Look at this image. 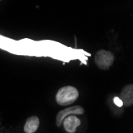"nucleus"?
Masks as SVG:
<instances>
[{
	"label": "nucleus",
	"instance_id": "f257e3e1",
	"mask_svg": "<svg viewBox=\"0 0 133 133\" xmlns=\"http://www.w3.org/2000/svg\"><path fill=\"white\" fill-rule=\"evenodd\" d=\"M79 96V92L74 86H64L60 89L56 94V101L61 105H69L75 102Z\"/></svg>",
	"mask_w": 133,
	"mask_h": 133
},
{
	"label": "nucleus",
	"instance_id": "f03ea898",
	"mask_svg": "<svg viewBox=\"0 0 133 133\" xmlns=\"http://www.w3.org/2000/svg\"><path fill=\"white\" fill-rule=\"evenodd\" d=\"M114 54L112 52L101 50L96 54L95 62L99 69L105 70L109 69L114 62Z\"/></svg>",
	"mask_w": 133,
	"mask_h": 133
},
{
	"label": "nucleus",
	"instance_id": "7ed1b4c3",
	"mask_svg": "<svg viewBox=\"0 0 133 133\" xmlns=\"http://www.w3.org/2000/svg\"><path fill=\"white\" fill-rule=\"evenodd\" d=\"M84 108L81 106H72L67 108L64 110H62L59 112L57 116V126L60 127L62 124L63 119L68 116V115H72V114H76V115H81L84 113Z\"/></svg>",
	"mask_w": 133,
	"mask_h": 133
},
{
	"label": "nucleus",
	"instance_id": "20e7f679",
	"mask_svg": "<svg viewBox=\"0 0 133 133\" xmlns=\"http://www.w3.org/2000/svg\"><path fill=\"white\" fill-rule=\"evenodd\" d=\"M63 125L65 131L69 133H74L81 125V120L75 116H69L63 119Z\"/></svg>",
	"mask_w": 133,
	"mask_h": 133
},
{
	"label": "nucleus",
	"instance_id": "39448f33",
	"mask_svg": "<svg viewBox=\"0 0 133 133\" xmlns=\"http://www.w3.org/2000/svg\"><path fill=\"white\" fill-rule=\"evenodd\" d=\"M119 99L124 106H131L133 104V86L132 84H128L121 91Z\"/></svg>",
	"mask_w": 133,
	"mask_h": 133
},
{
	"label": "nucleus",
	"instance_id": "423d86ee",
	"mask_svg": "<svg viewBox=\"0 0 133 133\" xmlns=\"http://www.w3.org/2000/svg\"><path fill=\"white\" fill-rule=\"evenodd\" d=\"M40 121L39 118L33 116L27 119L26 122L24 125V131L26 133H34L39 128Z\"/></svg>",
	"mask_w": 133,
	"mask_h": 133
},
{
	"label": "nucleus",
	"instance_id": "0eeeda50",
	"mask_svg": "<svg viewBox=\"0 0 133 133\" xmlns=\"http://www.w3.org/2000/svg\"><path fill=\"white\" fill-rule=\"evenodd\" d=\"M114 102H115V103H116V104L117 106H119V107H120V106H122V105H123L122 101H120V99H119V98H118V97H116V98L114 99Z\"/></svg>",
	"mask_w": 133,
	"mask_h": 133
},
{
	"label": "nucleus",
	"instance_id": "6e6552de",
	"mask_svg": "<svg viewBox=\"0 0 133 133\" xmlns=\"http://www.w3.org/2000/svg\"><path fill=\"white\" fill-rule=\"evenodd\" d=\"M0 1H1V0H0Z\"/></svg>",
	"mask_w": 133,
	"mask_h": 133
}]
</instances>
